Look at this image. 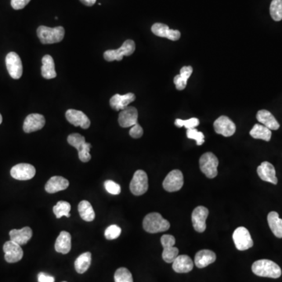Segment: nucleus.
I'll list each match as a JSON object with an SVG mask.
<instances>
[{"label":"nucleus","mask_w":282,"mask_h":282,"mask_svg":"<svg viewBox=\"0 0 282 282\" xmlns=\"http://www.w3.org/2000/svg\"><path fill=\"white\" fill-rule=\"evenodd\" d=\"M199 119L197 118H191V119H188V120H182V119H177L175 121V125L176 126L180 127L184 126L187 129H194L195 127L199 125Z\"/></svg>","instance_id":"c9c22d12"},{"label":"nucleus","mask_w":282,"mask_h":282,"mask_svg":"<svg viewBox=\"0 0 282 282\" xmlns=\"http://www.w3.org/2000/svg\"><path fill=\"white\" fill-rule=\"evenodd\" d=\"M38 282H55V279L51 275H49V274H46V273H39L38 274Z\"/></svg>","instance_id":"c03bdc74"},{"label":"nucleus","mask_w":282,"mask_h":282,"mask_svg":"<svg viewBox=\"0 0 282 282\" xmlns=\"http://www.w3.org/2000/svg\"><path fill=\"white\" fill-rule=\"evenodd\" d=\"M131 192L136 196H141L145 194L148 190V177L143 170H137L133 175L129 184Z\"/></svg>","instance_id":"0eeeda50"},{"label":"nucleus","mask_w":282,"mask_h":282,"mask_svg":"<svg viewBox=\"0 0 282 282\" xmlns=\"http://www.w3.org/2000/svg\"><path fill=\"white\" fill-rule=\"evenodd\" d=\"M6 68L10 76L15 79H19L22 76L23 65L21 58L15 52H11L6 55Z\"/></svg>","instance_id":"9b49d317"},{"label":"nucleus","mask_w":282,"mask_h":282,"mask_svg":"<svg viewBox=\"0 0 282 282\" xmlns=\"http://www.w3.org/2000/svg\"><path fill=\"white\" fill-rule=\"evenodd\" d=\"M72 249V237L67 231H62L56 240L55 250L59 253L67 254Z\"/></svg>","instance_id":"a878e982"},{"label":"nucleus","mask_w":282,"mask_h":282,"mask_svg":"<svg viewBox=\"0 0 282 282\" xmlns=\"http://www.w3.org/2000/svg\"><path fill=\"white\" fill-rule=\"evenodd\" d=\"M138 111L134 107H127L119 113V123L121 127L128 128L137 124Z\"/></svg>","instance_id":"a211bd4d"},{"label":"nucleus","mask_w":282,"mask_h":282,"mask_svg":"<svg viewBox=\"0 0 282 282\" xmlns=\"http://www.w3.org/2000/svg\"><path fill=\"white\" fill-rule=\"evenodd\" d=\"M143 134V129L141 125L137 123L136 125H133L131 128L130 130H129V135L133 138H135V139H138V138H141Z\"/></svg>","instance_id":"ea45409f"},{"label":"nucleus","mask_w":282,"mask_h":282,"mask_svg":"<svg viewBox=\"0 0 282 282\" xmlns=\"http://www.w3.org/2000/svg\"><path fill=\"white\" fill-rule=\"evenodd\" d=\"M70 211H71V204L65 201H60L55 206L53 207V213L55 214L58 219L62 217H70Z\"/></svg>","instance_id":"473e14b6"},{"label":"nucleus","mask_w":282,"mask_h":282,"mask_svg":"<svg viewBox=\"0 0 282 282\" xmlns=\"http://www.w3.org/2000/svg\"><path fill=\"white\" fill-rule=\"evenodd\" d=\"M193 267H194V263L190 256L187 255L178 256L172 262V269L176 273H180V274L189 273L193 270Z\"/></svg>","instance_id":"b1692460"},{"label":"nucleus","mask_w":282,"mask_h":282,"mask_svg":"<svg viewBox=\"0 0 282 282\" xmlns=\"http://www.w3.org/2000/svg\"><path fill=\"white\" fill-rule=\"evenodd\" d=\"M174 84L176 85V88L178 90H184L186 88L188 81L184 80V78L180 76V74L174 77Z\"/></svg>","instance_id":"a19ab883"},{"label":"nucleus","mask_w":282,"mask_h":282,"mask_svg":"<svg viewBox=\"0 0 282 282\" xmlns=\"http://www.w3.org/2000/svg\"><path fill=\"white\" fill-rule=\"evenodd\" d=\"M193 72V68L191 66H184L180 69V76L184 78V80L188 81V78H190L191 74Z\"/></svg>","instance_id":"37998d69"},{"label":"nucleus","mask_w":282,"mask_h":282,"mask_svg":"<svg viewBox=\"0 0 282 282\" xmlns=\"http://www.w3.org/2000/svg\"><path fill=\"white\" fill-rule=\"evenodd\" d=\"M213 127L216 133L226 137L233 136L236 131V125L234 122L224 115L219 117L215 121Z\"/></svg>","instance_id":"ddd939ff"},{"label":"nucleus","mask_w":282,"mask_h":282,"mask_svg":"<svg viewBox=\"0 0 282 282\" xmlns=\"http://www.w3.org/2000/svg\"><path fill=\"white\" fill-rule=\"evenodd\" d=\"M69 186V181L62 176H55L50 178L46 184L45 190L49 194H54L65 190Z\"/></svg>","instance_id":"4be33fe9"},{"label":"nucleus","mask_w":282,"mask_h":282,"mask_svg":"<svg viewBox=\"0 0 282 282\" xmlns=\"http://www.w3.org/2000/svg\"><path fill=\"white\" fill-rule=\"evenodd\" d=\"M11 241L23 246L29 242L32 237V230L29 227H25L21 230H11L10 231Z\"/></svg>","instance_id":"393cba45"},{"label":"nucleus","mask_w":282,"mask_h":282,"mask_svg":"<svg viewBox=\"0 0 282 282\" xmlns=\"http://www.w3.org/2000/svg\"><path fill=\"white\" fill-rule=\"evenodd\" d=\"M161 243L163 247L162 259L168 264H171L179 256V250L174 247L176 244V238L170 235H164L161 237Z\"/></svg>","instance_id":"6e6552de"},{"label":"nucleus","mask_w":282,"mask_h":282,"mask_svg":"<svg viewBox=\"0 0 282 282\" xmlns=\"http://www.w3.org/2000/svg\"><path fill=\"white\" fill-rule=\"evenodd\" d=\"M42 76L47 79H52L57 77L55 71V63L51 56L45 55L42 59Z\"/></svg>","instance_id":"cd10ccee"},{"label":"nucleus","mask_w":282,"mask_h":282,"mask_svg":"<svg viewBox=\"0 0 282 282\" xmlns=\"http://www.w3.org/2000/svg\"><path fill=\"white\" fill-rule=\"evenodd\" d=\"M68 142L70 145L78 150V157L82 162H88L91 159L90 148L91 144L86 143L85 137L78 133H72L68 137Z\"/></svg>","instance_id":"20e7f679"},{"label":"nucleus","mask_w":282,"mask_h":282,"mask_svg":"<svg viewBox=\"0 0 282 282\" xmlns=\"http://www.w3.org/2000/svg\"><path fill=\"white\" fill-rule=\"evenodd\" d=\"M80 2L85 6H92L96 3V0H80Z\"/></svg>","instance_id":"a18cd8bd"},{"label":"nucleus","mask_w":282,"mask_h":282,"mask_svg":"<svg viewBox=\"0 0 282 282\" xmlns=\"http://www.w3.org/2000/svg\"><path fill=\"white\" fill-rule=\"evenodd\" d=\"M136 100V96L132 93L120 95L115 94L110 98V105L111 109L115 110H123L126 109L128 105Z\"/></svg>","instance_id":"412c9836"},{"label":"nucleus","mask_w":282,"mask_h":282,"mask_svg":"<svg viewBox=\"0 0 282 282\" xmlns=\"http://www.w3.org/2000/svg\"><path fill=\"white\" fill-rule=\"evenodd\" d=\"M251 270L257 276L264 278H278L282 275L280 266L269 260H260L255 262L251 266Z\"/></svg>","instance_id":"f257e3e1"},{"label":"nucleus","mask_w":282,"mask_h":282,"mask_svg":"<svg viewBox=\"0 0 282 282\" xmlns=\"http://www.w3.org/2000/svg\"><path fill=\"white\" fill-rule=\"evenodd\" d=\"M257 173L262 180L273 184H278L275 168L270 162H262L261 165L258 166Z\"/></svg>","instance_id":"aec40b11"},{"label":"nucleus","mask_w":282,"mask_h":282,"mask_svg":"<svg viewBox=\"0 0 282 282\" xmlns=\"http://www.w3.org/2000/svg\"><path fill=\"white\" fill-rule=\"evenodd\" d=\"M65 31L63 27L49 28L39 26L37 29V35L43 44H53L62 42L64 37Z\"/></svg>","instance_id":"7ed1b4c3"},{"label":"nucleus","mask_w":282,"mask_h":282,"mask_svg":"<svg viewBox=\"0 0 282 282\" xmlns=\"http://www.w3.org/2000/svg\"><path fill=\"white\" fill-rule=\"evenodd\" d=\"M217 260L214 251L209 250H203L198 251L194 257V264L198 268H204L213 264Z\"/></svg>","instance_id":"5701e85b"},{"label":"nucleus","mask_w":282,"mask_h":282,"mask_svg":"<svg viewBox=\"0 0 282 282\" xmlns=\"http://www.w3.org/2000/svg\"><path fill=\"white\" fill-rule=\"evenodd\" d=\"M35 167L27 163L17 164L11 170L12 177L18 180H31L35 176Z\"/></svg>","instance_id":"2eb2a0df"},{"label":"nucleus","mask_w":282,"mask_h":282,"mask_svg":"<svg viewBox=\"0 0 282 282\" xmlns=\"http://www.w3.org/2000/svg\"><path fill=\"white\" fill-rule=\"evenodd\" d=\"M270 16L275 21L282 20V0H273L270 6Z\"/></svg>","instance_id":"72a5a7b5"},{"label":"nucleus","mask_w":282,"mask_h":282,"mask_svg":"<svg viewBox=\"0 0 282 282\" xmlns=\"http://www.w3.org/2000/svg\"><path fill=\"white\" fill-rule=\"evenodd\" d=\"M162 186L168 192H175L184 186V175L179 170H174L165 178Z\"/></svg>","instance_id":"9d476101"},{"label":"nucleus","mask_w":282,"mask_h":282,"mask_svg":"<svg viewBox=\"0 0 282 282\" xmlns=\"http://www.w3.org/2000/svg\"><path fill=\"white\" fill-rule=\"evenodd\" d=\"M45 118L43 115L34 113L26 117L24 122L23 129L26 133H32V132L43 129L45 125Z\"/></svg>","instance_id":"f3484780"},{"label":"nucleus","mask_w":282,"mask_h":282,"mask_svg":"<svg viewBox=\"0 0 282 282\" xmlns=\"http://www.w3.org/2000/svg\"><path fill=\"white\" fill-rule=\"evenodd\" d=\"M66 119L75 126H80L82 129H88L90 126V120L81 110L69 109L66 111Z\"/></svg>","instance_id":"dca6fc26"},{"label":"nucleus","mask_w":282,"mask_h":282,"mask_svg":"<svg viewBox=\"0 0 282 282\" xmlns=\"http://www.w3.org/2000/svg\"><path fill=\"white\" fill-rule=\"evenodd\" d=\"M187 137L189 139L194 140L196 141L197 145H202L204 142V136L202 132H199L198 129H190L187 131Z\"/></svg>","instance_id":"e433bc0d"},{"label":"nucleus","mask_w":282,"mask_h":282,"mask_svg":"<svg viewBox=\"0 0 282 282\" xmlns=\"http://www.w3.org/2000/svg\"><path fill=\"white\" fill-rule=\"evenodd\" d=\"M143 229L151 234L160 233L170 229V223L158 213L147 214L143 221Z\"/></svg>","instance_id":"f03ea898"},{"label":"nucleus","mask_w":282,"mask_h":282,"mask_svg":"<svg viewBox=\"0 0 282 282\" xmlns=\"http://www.w3.org/2000/svg\"><path fill=\"white\" fill-rule=\"evenodd\" d=\"M209 216V209L206 207L198 206L193 210L191 215V220H192L193 227L194 229L203 233L206 229V219Z\"/></svg>","instance_id":"f8f14e48"},{"label":"nucleus","mask_w":282,"mask_h":282,"mask_svg":"<svg viewBox=\"0 0 282 282\" xmlns=\"http://www.w3.org/2000/svg\"><path fill=\"white\" fill-rule=\"evenodd\" d=\"M105 188L107 191L110 194L117 195L121 193V187L112 180H107L105 182Z\"/></svg>","instance_id":"58836bf2"},{"label":"nucleus","mask_w":282,"mask_h":282,"mask_svg":"<svg viewBox=\"0 0 282 282\" xmlns=\"http://www.w3.org/2000/svg\"><path fill=\"white\" fill-rule=\"evenodd\" d=\"M115 282H133L131 272L127 268H119L115 273Z\"/></svg>","instance_id":"f704fd0d"},{"label":"nucleus","mask_w":282,"mask_h":282,"mask_svg":"<svg viewBox=\"0 0 282 282\" xmlns=\"http://www.w3.org/2000/svg\"><path fill=\"white\" fill-rule=\"evenodd\" d=\"M250 135L254 139H260L265 141H270L271 139V130L264 125L256 124L250 131Z\"/></svg>","instance_id":"7c9ffc66"},{"label":"nucleus","mask_w":282,"mask_h":282,"mask_svg":"<svg viewBox=\"0 0 282 282\" xmlns=\"http://www.w3.org/2000/svg\"><path fill=\"white\" fill-rule=\"evenodd\" d=\"M256 119L264 126L267 127L268 129H270V130H278L280 128V125L275 119V117L268 110H259L257 115H256Z\"/></svg>","instance_id":"bb28decb"},{"label":"nucleus","mask_w":282,"mask_h":282,"mask_svg":"<svg viewBox=\"0 0 282 282\" xmlns=\"http://www.w3.org/2000/svg\"><path fill=\"white\" fill-rule=\"evenodd\" d=\"M78 213L83 220L91 222L95 219V213L92 204L88 201L83 200L78 204Z\"/></svg>","instance_id":"2f4dec72"},{"label":"nucleus","mask_w":282,"mask_h":282,"mask_svg":"<svg viewBox=\"0 0 282 282\" xmlns=\"http://www.w3.org/2000/svg\"></svg>","instance_id":"de8ad7c7"},{"label":"nucleus","mask_w":282,"mask_h":282,"mask_svg":"<svg viewBox=\"0 0 282 282\" xmlns=\"http://www.w3.org/2000/svg\"><path fill=\"white\" fill-rule=\"evenodd\" d=\"M218 165H219V160L212 152L204 153L201 156L199 159L201 171L209 179H213L217 176Z\"/></svg>","instance_id":"39448f33"},{"label":"nucleus","mask_w":282,"mask_h":282,"mask_svg":"<svg viewBox=\"0 0 282 282\" xmlns=\"http://www.w3.org/2000/svg\"><path fill=\"white\" fill-rule=\"evenodd\" d=\"M267 221L270 230L277 237L282 238V219L277 212H270L267 216Z\"/></svg>","instance_id":"c85d7f7f"},{"label":"nucleus","mask_w":282,"mask_h":282,"mask_svg":"<svg viewBox=\"0 0 282 282\" xmlns=\"http://www.w3.org/2000/svg\"><path fill=\"white\" fill-rule=\"evenodd\" d=\"M136 49L135 43L133 40L128 39L123 43L122 47L119 49H110L107 50L104 53V58L107 62H113V61H122L124 56H130L134 53Z\"/></svg>","instance_id":"423d86ee"},{"label":"nucleus","mask_w":282,"mask_h":282,"mask_svg":"<svg viewBox=\"0 0 282 282\" xmlns=\"http://www.w3.org/2000/svg\"><path fill=\"white\" fill-rule=\"evenodd\" d=\"M2 115H1V114H0V124L2 123Z\"/></svg>","instance_id":"49530a36"},{"label":"nucleus","mask_w":282,"mask_h":282,"mask_svg":"<svg viewBox=\"0 0 282 282\" xmlns=\"http://www.w3.org/2000/svg\"><path fill=\"white\" fill-rule=\"evenodd\" d=\"M92 260V255L90 252H84L80 255L75 261V268L78 274H84L90 268Z\"/></svg>","instance_id":"c756f323"},{"label":"nucleus","mask_w":282,"mask_h":282,"mask_svg":"<svg viewBox=\"0 0 282 282\" xmlns=\"http://www.w3.org/2000/svg\"><path fill=\"white\" fill-rule=\"evenodd\" d=\"M3 251L5 253V260L7 263L14 264L20 261L24 256L22 249L18 244L13 241H6L3 245Z\"/></svg>","instance_id":"4468645a"},{"label":"nucleus","mask_w":282,"mask_h":282,"mask_svg":"<svg viewBox=\"0 0 282 282\" xmlns=\"http://www.w3.org/2000/svg\"><path fill=\"white\" fill-rule=\"evenodd\" d=\"M122 229L117 225H110L105 230V236L108 240L116 239L120 236Z\"/></svg>","instance_id":"4c0bfd02"},{"label":"nucleus","mask_w":282,"mask_h":282,"mask_svg":"<svg viewBox=\"0 0 282 282\" xmlns=\"http://www.w3.org/2000/svg\"><path fill=\"white\" fill-rule=\"evenodd\" d=\"M31 0H11V6L15 10H21L29 4Z\"/></svg>","instance_id":"79ce46f5"},{"label":"nucleus","mask_w":282,"mask_h":282,"mask_svg":"<svg viewBox=\"0 0 282 282\" xmlns=\"http://www.w3.org/2000/svg\"><path fill=\"white\" fill-rule=\"evenodd\" d=\"M235 247L239 251H245L253 246V241L250 231L244 227H237L233 234Z\"/></svg>","instance_id":"1a4fd4ad"},{"label":"nucleus","mask_w":282,"mask_h":282,"mask_svg":"<svg viewBox=\"0 0 282 282\" xmlns=\"http://www.w3.org/2000/svg\"><path fill=\"white\" fill-rule=\"evenodd\" d=\"M152 31L157 36L166 38L172 41H177L181 36L180 31L170 29L167 25L162 23L154 24L152 27Z\"/></svg>","instance_id":"6ab92c4d"}]
</instances>
